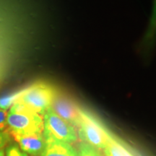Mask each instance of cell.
<instances>
[{"instance_id":"obj_1","label":"cell","mask_w":156,"mask_h":156,"mask_svg":"<svg viewBox=\"0 0 156 156\" xmlns=\"http://www.w3.org/2000/svg\"><path fill=\"white\" fill-rule=\"evenodd\" d=\"M77 128L82 141L98 151H103L106 147L114 134L98 117L83 107Z\"/></svg>"},{"instance_id":"obj_2","label":"cell","mask_w":156,"mask_h":156,"mask_svg":"<svg viewBox=\"0 0 156 156\" xmlns=\"http://www.w3.org/2000/svg\"><path fill=\"white\" fill-rule=\"evenodd\" d=\"M7 132L15 134H30L44 131V116L22 103L16 102L7 114Z\"/></svg>"},{"instance_id":"obj_3","label":"cell","mask_w":156,"mask_h":156,"mask_svg":"<svg viewBox=\"0 0 156 156\" xmlns=\"http://www.w3.org/2000/svg\"><path fill=\"white\" fill-rule=\"evenodd\" d=\"M56 89L51 84L38 82L21 91L16 102L22 103L38 114L44 116L51 107Z\"/></svg>"},{"instance_id":"obj_4","label":"cell","mask_w":156,"mask_h":156,"mask_svg":"<svg viewBox=\"0 0 156 156\" xmlns=\"http://www.w3.org/2000/svg\"><path fill=\"white\" fill-rule=\"evenodd\" d=\"M43 116V134L45 140L52 139L69 144L77 140V136L75 126L58 116L51 107Z\"/></svg>"},{"instance_id":"obj_5","label":"cell","mask_w":156,"mask_h":156,"mask_svg":"<svg viewBox=\"0 0 156 156\" xmlns=\"http://www.w3.org/2000/svg\"><path fill=\"white\" fill-rule=\"evenodd\" d=\"M51 108L58 116L75 127H77L81 119L83 106H81L71 95L56 89Z\"/></svg>"},{"instance_id":"obj_6","label":"cell","mask_w":156,"mask_h":156,"mask_svg":"<svg viewBox=\"0 0 156 156\" xmlns=\"http://www.w3.org/2000/svg\"><path fill=\"white\" fill-rule=\"evenodd\" d=\"M9 134L18 144L21 151L28 155L41 156L44 151L46 140L43 132L30 134L9 133Z\"/></svg>"},{"instance_id":"obj_7","label":"cell","mask_w":156,"mask_h":156,"mask_svg":"<svg viewBox=\"0 0 156 156\" xmlns=\"http://www.w3.org/2000/svg\"><path fill=\"white\" fill-rule=\"evenodd\" d=\"M41 156H78L77 152L69 143L47 139Z\"/></svg>"},{"instance_id":"obj_8","label":"cell","mask_w":156,"mask_h":156,"mask_svg":"<svg viewBox=\"0 0 156 156\" xmlns=\"http://www.w3.org/2000/svg\"><path fill=\"white\" fill-rule=\"evenodd\" d=\"M103 153L105 156H136L129 146L114 134L103 150Z\"/></svg>"},{"instance_id":"obj_9","label":"cell","mask_w":156,"mask_h":156,"mask_svg":"<svg viewBox=\"0 0 156 156\" xmlns=\"http://www.w3.org/2000/svg\"><path fill=\"white\" fill-rule=\"evenodd\" d=\"M156 41V0L153 1V9L151 19L145 36L143 38V45L145 48H151Z\"/></svg>"},{"instance_id":"obj_10","label":"cell","mask_w":156,"mask_h":156,"mask_svg":"<svg viewBox=\"0 0 156 156\" xmlns=\"http://www.w3.org/2000/svg\"><path fill=\"white\" fill-rule=\"evenodd\" d=\"M20 93L21 91H19L0 98V108L6 111L10 108L17 101Z\"/></svg>"},{"instance_id":"obj_11","label":"cell","mask_w":156,"mask_h":156,"mask_svg":"<svg viewBox=\"0 0 156 156\" xmlns=\"http://www.w3.org/2000/svg\"><path fill=\"white\" fill-rule=\"evenodd\" d=\"M78 156H102L98 150L86 142H82L80 143L77 152Z\"/></svg>"},{"instance_id":"obj_12","label":"cell","mask_w":156,"mask_h":156,"mask_svg":"<svg viewBox=\"0 0 156 156\" xmlns=\"http://www.w3.org/2000/svg\"><path fill=\"white\" fill-rule=\"evenodd\" d=\"M5 156H28V154L21 151L19 146L15 143H10L5 148Z\"/></svg>"},{"instance_id":"obj_13","label":"cell","mask_w":156,"mask_h":156,"mask_svg":"<svg viewBox=\"0 0 156 156\" xmlns=\"http://www.w3.org/2000/svg\"><path fill=\"white\" fill-rule=\"evenodd\" d=\"M12 136L7 130L0 132V150L4 149L11 142Z\"/></svg>"},{"instance_id":"obj_14","label":"cell","mask_w":156,"mask_h":156,"mask_svg":"<svg viewBox=\"0 0 156 156\" xmlns=\"http://www.w3.org/2000/svg\"><path fill=\"white\" fill-rule=\"evenodd\" d=\"M7 114L8 111L0 108V132L7 129Z\"/></svg>"},{"instance_id":"obj_15","label":"cell","mask_w":156,"mask_h":156,"mask_svg":"<svg viewBox=\"0 0 156 156\" xmlns=\"http://www.w3.org/2000/svg\"><path fill=\"white\" fill-rule=\"evenodd\" d=\"M0 156H5V149L0 150Z\"/></svg>"}]
</instances>
